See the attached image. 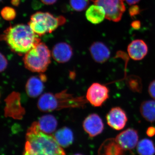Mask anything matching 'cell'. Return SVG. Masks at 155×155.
Wrapping results in <instances>:
<instances>
[{
  "label": "cell",
  "instance_id": "obj_1",
  "mask_svg": "<svg viewBox=\"0 0 155 155\" xmlns=\"http://www.w3.org/2000/svg\"><path fill=\"white\" fill-rule=\"evenodd\" d=\"M25 152L31 155H66L52 136L43 132L34 122L26 134Z\"/></svg>",
  "mask_w": 155,
  "mask_h": 155
},
{
  "label": "cell",
  "instance_id": "obj_2",
  "mask_svg": "<svg viewBox=\"0 0 155 155\" xmlns=\"http://www.w3.org/2000/svg\"><path fill=\"white\" fill-rule=\"evenodd\" d=\"M29 25L18 24L7 28L0 36L14 52L23 54L36 46L41 39Z\"/></svg>",
  "mask_w": 155,
  "mask_h": 155
},
{
  "label": "cell",
  "instance_id": "obj_3",
  "mask_svg": "<svg viewBox=\"0 0 155 155\" xmlns=\"http://www.w3.org/2000/svg\"><path fill=\"white\" fill-rule=\"evenodd\" d=\"M86 101L82 97H74L67 91L55 94L47 93L39 99L38 107L41 111L50 112L64 108L83 107Z\"/></svg>",
  "mask_w": 155,
  "mask_h": 155
},
{
  "label": "cell",
  "instance_id": "obj_4",
  "mask_svg": "<svg viewBox=\"0 0 155 155\" xmlns=\"http://www.w3.org/2000/svg\"><path fill=\"white\" fill-rule=\"evenodd\" d=\"M51 60L50 50L46 45L41 42L25 54L23 58L25 68L31 72L38 73L46 71Z\"/></svg>",
  "mask_w": 155,
  "mask_h": 155
},
{
  "label": "cell",
  "instance_id": "obj_5",
  "mask_svg": "<svg viewBox=\"0 0 155 155\" xmlns=\"http://www.w3.org/2000/svg\"><path fill=\"white\" fill-rule=\"evenodd\" d=\"M66 22V18L63 16L55 17L48 12H37L31 15L28 25L35 33L41 37L52 33Z\"/></svg>",
  "mask_w": 155,
  "mask_h": 155
},
{
  "label": "cell",
  "instance_id": "obj_6",
  "mask_svg": "<svg viewBox=\"0 0 155 155\" xmlns=\"http://www.w3.org/2000/svg\"><path fill=\"white\" fill-rule=\"evenodd\" d=\"M95 5L101 6L105 11V18L115 22L120 21L125 11L123 0H94Z\"/></svg>",
  "mask_w": 155,
  "mask_h": 155
},
{
  "label": "cell",
  "instance_id": "obj_7",
  "mask_svg": "<svg viewBox=\"0 0 155 155\" xmlns=\"http://www.w3.org/2000/svg\"><path fill=\"white\" fill-rule=\"evenodd\" d=\"M109 91L105 85L98 83L92 84L87 92V101L94 107H101L109 98Z\"/></svg>",
  "mask_w": 155,
  "mask_h": 155
},
{
  "label": "cell",
  "instance_id": "obj_8",
  "mask_svg": "<svg viewBox=\"0 0 155 155\" xmlns=\"http://www.w3.org/2000/svg\"><path fill=\"white\" fill-rule=\"evenodd\" d=\"M106 119L108 125L116 130L123 129L127 121L125 111L119 107L112 108L107 114Z\"/></svg>",
  "mask_w": 155,
  "mask_h": 155
},
{
  "label": "cell",
  "instance_id": "obj_9",
  "mask_svg": "<svg viewBox=\"0 0 155 155\" xmlns=\"http://www.w3.org/2000/svg\"><path fill=\"white\" fill-rule=\"evenodd\" d=\"M115 140L123 150H130L137 144L138 132L133 128H128L119 133L116 136Z\"/></svg>",
  "mask_w": 155,
  "mask_h": 155
},
{
  "label": "cell",
  "instance_id": "obj_10",
  "mask_svg": "<svg viewBox=\"0 0 155 155\" xmlns=\"http://www.w3.org/2000/svg\"><path fill=\"white\" fill-rule=\"evenodd\" d=\"M84 129L91 137H94L103 132L104 124L101 118L97 114H91L84 119Z\"/></svg>",
  "mask_w": 155,
  "mask_h": 155
},
{
  "label": "cell",
  "instance_id": "obj_11",
  "mask_svg": "<svg viewBox=\"0 0 155 155\" xmlns=\"http://www.w3.org/2000/svg\"><path fill=\"white\" fill-rule=\"evenodd\" d=\"M6 105L5 108L6 117H11L14 119H20L22 117V112L19 103V97L17 93H12L7 97L5 100Z\"/></svg>",
  "mask_w": 155,
  "mask_h": 155
},
{
  "label": "cell",
  "instance_id": "obj_12",
  "mask_svg": "<svg viewBox=\"0 0 155 155\" xmlns=\"http://www.w3.org/2000/svg\"><path fill=\"white\" fill-rule=\"evenodd\" d=\"M73 55L72 48L65 42L58 43L53 48L52 56L59 63H65L70 60Z\"/></svg>",
  "mask_w": 155,
  "mask_h": 155
},
{
  "label": "cell",
  "instance_id": "obj_13",
  "mask_svg": "<svg viewBox=\"0 0 155 155\" xmlns=\"http://www.w3.org/2000/svg\"><path fill=\"white\" fill-rule=\"evenodd\" d=\"M99 155H135L130 150H124L116 142L115 139L107 140L100 148Z\"/></svg>",
  "mask_w": 155,
  "mask_h": 155
},
{
  "label": "cell",
  "instance_id": "obj_14",
  "mask_svg": "<svg viewBox=\"0 0 155 155\" xmlns=\"http://www.w3.org/2000/svg\"><path fill=\"white\" fill-rule=\"evenodd\" d=\"M92 58L96 62L103 64L108 61L110 51L107 47L101 42H95L90 48Z\"/></svg>",
  "mask_w": 155,
  "mask_h": 155
},
{
  "label": "cell",
  "instance_id": "obj_15",
  "mask_svg": "<svg viewBox=\"0 0 155 155\" xmlns=\"http://www.w3.org/2000/svg\"><path fill=\"white\" fill-rule=\"evenodd\" d=\"M127 52L131 59L134 61H140L147 54V46L142 40H135L128 46Z\"/></svg>",
  "mask_w": 155,
  "mask_h": 155
},
{
  "label": "cell",
  "instance_id": "obj_16",
  "mask_svg": "<svg viewBox=\"0 0 155 155\" xmlns=\"http://www.w3.org/2000/svg\"><path fill=\"white\" fill-rule=\"evenodd\" d=\"M45 76H32L28 79L25 86L26 93L28 96L31 97H36L40 95L44 89V81Z\"/></svg>",
  "mask_w": 155,
  "mask_h": 155
},
{
  "label": "cell",
  "instance_id": "obj_17",
  "mask_svg": "<svg viewBox=\"0 0 155 155\" xmlns=\"http://www.w3.org/2000/svg\"><path fill=\"white\" fill-rule=\"evenodd\" d=\"M85 16L90 22L93 24H97L102 22L105 18V11L101 6L94 4L87 9Z\"/></svg>",
  "mask_w": 155,
  "mask_h": 155
},
{
  "label": "cell",
  "instance_id": "obj_18",
  "mask_svg": "<svg viewBox=\"0 0 155 155\" xmlns=\"http://www.w3.org/2000/svg\"><path fill=\"white\" fill-rule=\"evenodd\" d=\"M56 141L61 147H67L71 145L74 140L72 130L67 127L61 128L54 135Z\"/></svg>",
  "mask_w": 155,
  "mask_h": 155
},
{
  "label": "cell",
  "instance_id": "obj_19",
  "mask_svg": "<svg viewBox=\"0 0 155 155\" xmlns=\"http://www.w3.org/2000/svg\"><path fill=\"white\" fill-rule=\"evenodd\" d=\"M38 125L40 129L47 134L54 132L58 126V122L54 116L51 115H45L39 119Z\"/></svg>",
  "mask_w": 155,
  "mask_h": 155
},
{
  "label": "cell",
  "instance_id": "obj_20",
  "mask_svg": "<svg viewBox=\"0 0 155 155\" xmlns=\"http://www.w3.org/2000/svg\"><path fill=\"white\" fill-rule=\"evenodd\" d=\"M141 116L148 122H155V100H148L142 103L140 108Z\"/></svg>",
  "mask_w": 155,
  "mask_h": 155
},
{
  "label": "cell",
  "instance_id": "obj_21",
  "mask_svg": "<svg viewBox=\"0 0 155 155\" xmlns=\"http://www.w3.org/2000/svg\"><path fill=\"white\" fill-rule=\"evenodd\" d=\"M137 153L140 155H154L155 147L152 140L143 139L139 142L137 147Z\"/></svg>",
  "mask_w": 155,
  "mask_h": 155
},
{
  "label": "cell",
  "instance_id": "obj_22",
  "mask_svg": "<svg viewBox=\"0 0 155 155\" xmlns=\"http://www.w3.org/2000/svg\"><path fill=\"white\" fill-rule=\"evenodd\" d=\"M126 82L130 90L135 92H141L142 84L141 79L138 76L130 75L127 78Z\"/></svg>",
  "mask_w": 155,
  "mask_h": 155
},
{
  "label": "cell",
  "instance_id": "obj_23",
  "mask_svg": "<svg viewBox=\"0 0 155 155\" xmlns=\"http://www.w3.org/2000/svg\"><path fill=\"white\" fill-rule=\"evenodd\" d=\"M89 2L90 0H69V4L74 11H82L86 9Z\"/></svg>",
  "mask_w": 155,
  "mask_h": 155
},
{
  "label": "cell",
  "instance_id": "obj_24",
  "mask_svg": "<svg viewBox=\"0 0 155 155\" xmlns=\"http://www.w3.org/2000/svg\"><path fill=\"white\" fill-rule=\"evenodd\" d=\"M2 17L5 20L11 21L15 19L16 17V11L15 9L11 7H6L2 9L1 12Z\"/></svg>",
  "mask_w": 155,
  "mask_h": 155
},
{
  "label": "cell",
  "instance_id": "obj_25",
  "mask_svg": "<svg viewBox=\"0 0 155 155\" xmlns=\"http://www.w3.org/2000/svg\"><path fill=\"white\" fill-rule=\"evenodd\" d=\"M8 62L4 55L0 53V72L5 71L7 68Z\"/></svg>",
  "mask_w": 155,
  "mask_h": 155
},
{
  "label": "cell",
  "instance_id": "obj_26",
  "mask_svg": "<svg viewBox=\"0 0 155 155\" xmlns=\"http://www.w3.org/2000/svg\"><path fill=\"white\" fill-rule=\"evenodd\" d=\"M148 92L150 95L155 100V80L153 81L148 87Z\"/></svg>",
  "mask_w": 155,
  "mask_h": 155
},
{
  "label": "cell",
  "instance_id": "obj_27",
  "mask_svg": "<svg viewBox=\"0 0 155 155\" xmlns=\"http://www.w3.org/2000/svg\"><path fill=\"white\" fill-rule=\"evenodd\" d=\"M140 11L139 7L137 5L132 6L129 10V14L131 17L138 15L140 13Z\"/></svg>",
  "mask_w": 155,
  "mask_h": 155
},
{
  "label": "cell",
  "instance_id": "obj_28",
  "mask_svg": "<svg viewBox=\"0 0 155 155\" xmlns=\"http://www.w3.org/2000/svg\"><path fill=\"white\" fill-rule=\"evenodd\" d=\"M146 133L148 136L150 137H152L155 135V127H150L147 129Z\"/></svg>",
  "mask_w": 155,
  "mask_h": 155
},
{
  "label": "cell",
  "instance_id": "obj_29",
  "mask_svg": "<svg viewBox=\"0 0 155 155\" xmlns=\"http://www.w3.org/2000/svg\"><path fill=\"white\" fill-rule=\"evenodd\" d=\"M131 25L134 29H138L140 28L141 24H140V22L139 21L136 20L131 23Z\"/></svg>",
  "mask_w": 155,
  "mask_h": 155
},
{
  "label": "cell",
  "instance_id": "obj_30",
  "mask_svg": "<svg viewBox=\"0 0 155 155\" xmlns=\"http://www.w3.org/2000/svg\"><path fill=\"white\" fill-rule=\"evenodd\" d=\"M45 5H52L55 4L58 0H41Z\"/></svg>",
  "mask_w": 155,
  "mask_h": 155
},
{
  "label": "cell",
  "instance_id": "obj_31",
  "mask_svg": "<svg viewBox=\"0 0 155 155\" xmlns=\"http://www.w3.org/2000/svg\"><path fill=\"white\" fill-rule=\"evenodd\" d=\"M126 2L129 5H134L138 3L140 0H125Z\"/></svg>",
  "mask_w": 155,
  "mask_h": 155
},
{
  "label": "cell",
  "instance_id": "obj_32",
  "mask_svg": "<svg viewBox=\"0 0 155 155\" xmlns=\"http://www.w3.org/2000/svg\"><path fill=\"white\" fill-rule=\"evenodd\" d=\"M20 0H11V3L13 5L18 6L20 4Z\"/></svg>",
  "mask_w": 155,
  "mask_h": 155
},
{
  "label": "cell",
  "instance_id": "obj_33",
  "mask_svg": "<svg viewBox=\"0 0 155 155\" xmlns=\"http://www.w3.org/2000/svg\"><path fill=\"white\" fill-rule=\"evenodd\" d=\"M24 155H31L29 154V153H28L25 152V153H24Z\"/></svg>",
  "mask_w": 155,
  "mask_h": 155
},
{
  "label": "cell",
  "instance_id": "obj_34",
  "mask_svg": "<svg viewBox=\"0 0 155 155\" xmlns=\"http://www.w3.org/2000/svg\"><path fill=\"white\" fill-rule=\"evenodd\" d=\"M82 155V154H75V155Z\"/></svg>",
  "mask_w": 155,
  "mask_h": 155
},
{
  "label": "cell",
  "instance_id": "obj_35",
  "mask_svg": "<svg viewBox=\"0 0 155 155\" xmlns=\"http://www.w3.org/2000/svg\"><path fill=\"white\" fill-rule=\"evenodd\" d=\"M2 1V0H0V2H1V1Z\"/></svg>",
  "mask_w": 155,
  "mask_h": 155
}]
</instances>
